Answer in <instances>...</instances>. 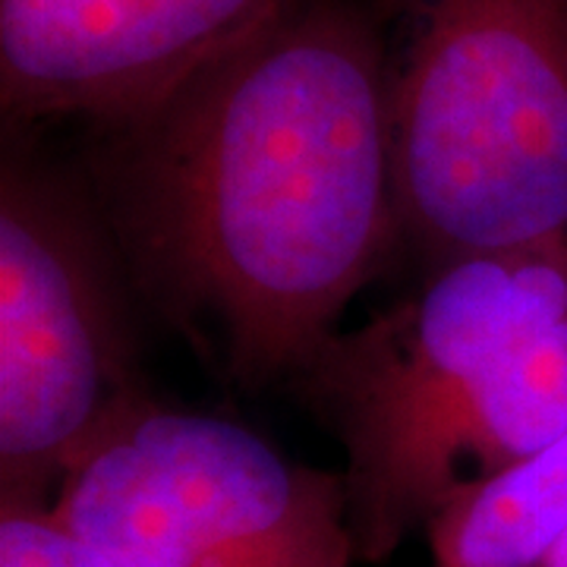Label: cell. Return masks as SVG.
<instances>
[{
  "instance_id": "cell-6",
  "label": "cell",
  "mask_w": 567,
  "mask_h": 567,
  "mask_svg": "<svg viewBox=\"0 0 567 567\" xmlns=\"http://www.w3.org/2000/svg\"><path fill=\"white\" fill-rule=\"evenodd\" d=\"M290 0H0V89L13 117L121 126L167 102Z\"/></svg>"
},
{
  "instance_id": "cell-9",
  "label": "cell",
  "mask_w": 567,
  "mask_h": 567,
  "mask_svg": "<svg viewBox=\"0 0 567 567\" xmlns=\"http://www.w3.org/2000/svg\"><path fill=\"white\" fill-rule=\"evenodd\" d=\"M0 567H114L61 527L48 507H3Z\"/></svg>"
},
{
  "instance_id": "cell-4",
  "label": "cell",
  "mask_w": 567,
  "mask_h": 567,
  "mask_svg": "<svg viewBox=\"0 0 567 567\" xmlns=\"http://www.w3.org/2000/svg\"><path fill=\"white\" fill-rule=\"evenodd\" d=\"M145 394L89 215L20 162L0 181V498L41 507Z\"/></svg>"
},
{
  "instance_id": "cell-8",
  "label": "cell",
  "mask_w": 567,
  "mask_h": 567,
  "mask_svg": "<svg viewBox=\"0 0 567 567\" xmlns=\"http://www.w3.org/2000/svg\"><path fill=\"white\" fill-rule=\"evenodd\" d=\"M567 435V312L536 328L488 379L461 432V461L483 476L524 461Z\"/></svg>"
},
{
  "instance_id": "cell-1",
  "label": "cell",
  "mask_w": 567,
  "mask_h": 567,
  "mask_svg": "<svg viewBox=\"0 0 567 567\" xmlns=\"http://www.w3.org/2000/svg\"><path fill=\"white\" fill-rule=\"evenodd\" d=\"M107 130L102 186L136 271L183 322H215L249 388L300 372L401 237L391 73L344 7H287Z\"/></svg>"
},
{
  "instance_id": "cell-7",
  "label": "cell",
  "mask_w": 567,
  "mask_h": 567,
  "mask_svg": "<svg viewBox=\"0 0 567 567\" xmlns=\"http://www.w3.org/2000/svg\"><path fill=\"white\" fill-rule=\"evenodd\" d=\"M435 567H539L567 533V435L470 480L432 517Z\"/></svg>"
},
{
  "instance_id": "cell-2",
  "label": "cell",
  "mask_w": 567,
  "mask_h": 567,
  "mask_svg": "<svg viewBox=\"0 0 567 567\" xmlns=\"http://www.w3.org/2000/svg\"><path fill=\"white\" fill-rule=\"evenodd\" d=\"M401 237L432 265L567 240V0H410Z\"/></svg>"
},
{
  "instance_id": "cell-10",
  "label": "cell",
  "mask_w": 567,
  "mask_h": 567,
  "mask_svg": "<svg viewBox=\"0 0 567 567\" xmlns=\"http://www.w3.org/2000/svg\"><path fill=\"white\" fill-rule=\"evenodd\" d=\"M539 567H567V533L555 543V548L543 558V565Z\"/></svg>"
},
{
  "instance_id": "cell-3",
  "label": "cell",
  "mask_w": 567,
  "mask_h": 567,
  "mask_svg": "<svg viewBox=\"0 0 567 567\" xmlns=\"http://www.w3.org/2000/svg\"><path fill=\"white\" fill-rule=\"evenodd\" d=\"M567 312L565 244L466 256L300 369L347 451L357 558L382 561L461 486L466 416L505 357Z\"/></svg>"
},
{
  "instance_id": "cell-5",
  "label": "cell",
  "mask_w": 567,
  "mask_h": 567,
  "mask_svg": "<svg viewBox=\"0 0 567 567\" xmlns=\"http://www.w3.org/2000/svg\"><path fill=\"white\" fill-rule=\"evenodd\" d=\"M145 476L142 567H350L344 483L287 461L252 429L145 398L111 429Z\"/></svg>"
}]
</instances>
